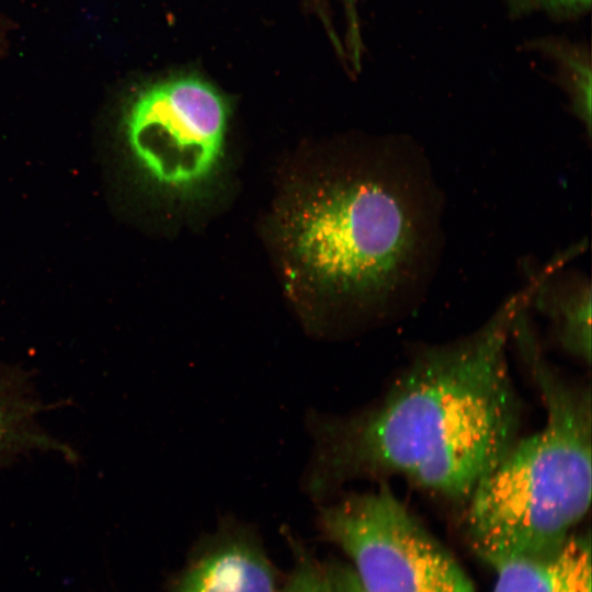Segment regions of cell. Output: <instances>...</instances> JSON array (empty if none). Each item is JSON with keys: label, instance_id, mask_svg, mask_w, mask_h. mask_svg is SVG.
I'll use <instances>...</instances> for the list:
<instances>
[{"label": "cell", "instance_id": "cell-1", "mask_svg": "<svg viewBox=\"0 0 592 592\" xmlns=\"http://www.w3.org/2000/svg\"><path fill=\"white\" fill-rule=\"evenodd\" d=\"M533 288L476 331L419 352L374 407L346 417L308 412L303 491L322 502L351 478L397 474L465 504L519 439L522 406L508 346Z\"/></svg>", "mask_w": 592, "mask_h": 592}, {"label": "cell", "instance_id": "cell-2", "mask_svg": "<svg viewBox=\"0 0 592 592\" xmlns=\"http://www.w3.org/2000/svg\"><path fill=\"white\" fill-rule=\"evenodd\" d=\"M435 184L407 141L391 140L378 167L343 180L304 207L292 248L320 286L390 305L426 281L439 232Z\"/></svg>", "mask_w": 592, "mask_h": 592}, {"label": "cell", "instance_id": "cell-3", "mask_svg": "<svg viewBox=\"0 0 592 592\" xmlns=\"http://www.w3.org/2000/svg\"><path fill=\"white\" fill-rule=\"evenodd\" d=\"M516 335L546 419L535 433L519 436L464 504L469 544L491 567L558 547L591 503L590 387L567 380L540 357L527 327Z\"/></svg>", "mask_w": 592, "mask_h": 592}, {"label": "cell", "instance_id": "cell-4", "mask_svg": "<svg viewBox=\"0 0 592 592\" xmlns=\"http://www.w3.org/2000/svg\"><path fill=\"white\" fill-rule=\"evenodd\" d=\"M318 525L352 561L365 592H475L455 557L388 486L321 506Z\"/></svg>", "mask_w": 592, "mask_h": 592}, {"label": "cell", "instance_id": "cell-5", "mask_svg": "<svg viewBox=\"0 0 592 592\" xmlns=\"http://www.w3.org/2000/svg\"><path fill=\"white\" fill-rule=\"evenodd\" d=\"M228 106L212 84L175 77L140 89L122 132L138 169L157 186L183 192L206 183L223 158Z\"/></svg>", "mask_w": 592, "mask_h": 592}, {"label": "cell", "instance_id": "cell-6", "mask_svg": "<svg viewBox=\"0 0 592 592\" xmlns=\"http://www.w3.org/2000/svg\"><path fill=\"white\" fill-rule=\"evenodd\" d=\"M182 577L179 592H275L267 560L242 530L220 534Z\"/></svg>", "mask_w": 592, "mask_h": 592}, {"label": "cell", "instance_id": "cell-7", "mask_svg": "<svg viewBox=\"0 0 592 592\" xmlns=\"http://www.w3.org/2000/svg\"><path fill=\"white\" fill-rule=\"evenodd\" d=\"M493 592H591V540L574 532L558 547L492 567Z\"/></svg>", "mask_w": 592, "mask_h": 592}, {"label": "cell", "instance_id": "cell-8", "mask_svg": "<svg viewBox=\"0 0 592 592\" xmlns=\"http://www.w3.org/2000/svg\"><path fill=\"white\" fill-rule=\"evenodd\" d=\"M532 299L551 320L557 342L582 363L591 362V283L581 275L560 281L542 278Z\"/></svg>", "mask_w": 592, "mask_h": 592}, {"label": "cell", "instance_id": "cell-9", "mask_svg": "<svg viewBox=\"0 0 592 592\" xmlns=\"http://www.w3.org/2000/svg\"><path fill=\"white\" fill-rule=\"evenodd\" d=\"M530 47L547 57L555 67L574 116L591 135L592 70L590 52L581 44L563 38H538Z\"/></svg>", "mask_w": 592, "mask_h": 592}, {"label": "cell", "instance_id": "cell-10", "mask_svg": "<svg viewBox=\"0 0 592 592\" xmlns=\"http://www.w3.org/2000/svg\"><path fill=\"white\" fill-rule=\"evenodd\" d=\"M513 18L543 13L557 20L576 19L591 8V0H503Z\"/></svg>", "mask_w": 592, "mask_h": 592}, {"label": "cell", "instance_id": "cell-11", "mask_svg": "<svg viewBox=\"0 0 592 592\" xmlns=\"http://www.w3.org/2000/svg\"><path fill=\"white\" fill-rule=\"evenodd\" d=\"M10 431V418L5 410V407L0 401V446L4 442Z\"/></svg>", "mask_w": 592, "mask_h": 592}, {"label": "cell", "instance_id": "cell-12", "mask_svg": "<svg viewBox=\"0 0 592 592\" xmlns=\"http://www.w3.org/2000/svg\"><path fill=\"white\" fill-rule=\"evenodd\" d=\"M348 10H349V15L350 18L352 19V24L353 25H356V22H355V8H356V4L358 2V0H343Z\"/></svg>", "mask_w": 592, "mask_h": 592}, {"label": "cell", "instance_id": "cell-13", "mask_svg": "<svg viewBox=\"0 0 592 592\" xmlns=\"http://www.w3.org/2000/svg\"><path fill=\"white\" fill-rule=\"evenodd\" d=\"M340 592H365L360 583L354 582L343 588Z\"/></svg>", "mask_w": 592, "mask_h": 592}]
</instances>
